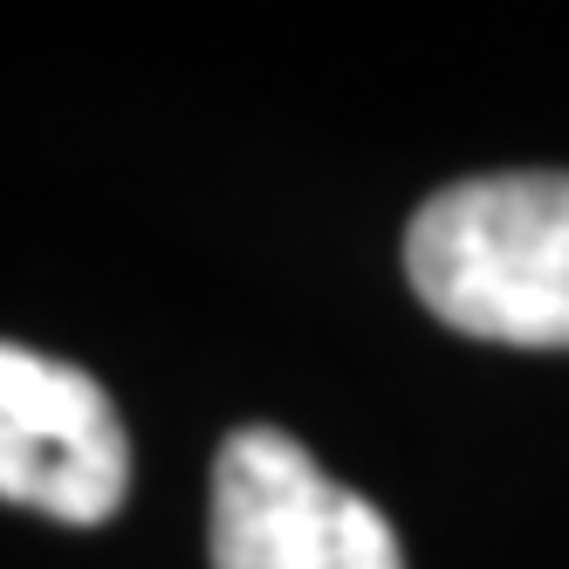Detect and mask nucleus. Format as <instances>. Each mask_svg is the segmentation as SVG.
I'll return each mask as SVG.
<instances>
[{"mask_svg": "<svg viewBox=\"0 0 569 569\" xmlns=\"http://www.w3.org/2000/svg\"><path fill=\"white\" fill-rule=\"evenodd\" d=\"M207 549L213 569H405L391 521L274 426H240L220 446Z\"/></svg>", "mask_w": 569, "mask_h": 569, "instance_id": "obj_2", "label": "nucleus"}, {"mask_svg": "<svg viewBox=\"0 0 569 569\" xmlns=\"http://www.w3.org/2000/svg\"><path fill=\"white\" fill-rule=\"evenodd\" d=\"M405 274L460 337L569 350V172H495L432 192L405 233Z\"/></svg>", "mask_w": 569, "mask_h": 569, "instance_id": "obj_1", "label": "nucleus"}, {"mask_svg": "<svg viewBox=\"0 0 569 569\" xmlns=\"http://www.w3.org/2000/svg\"><path fill=\"white\" fill-rule=\"evenodd\" d=\"M131 495V439L110 391L62 357L0 343V501L97 528Z\"/></svg>", "mask_w": 569, "mask_h": 569, "instance_id": "obj_3", "label": "nucleus"}]
</instances>
